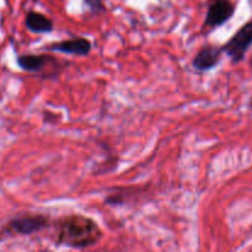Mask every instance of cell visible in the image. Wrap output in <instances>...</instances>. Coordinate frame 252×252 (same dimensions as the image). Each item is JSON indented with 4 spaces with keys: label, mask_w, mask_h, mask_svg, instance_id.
I'll use <instances>...</instances> for the list:
<instances>
[{
    "label": "cell",
    "mask_w": 252,
    "mask_h": 252,
    "mask_svg": "<svg viewBox=\"0 0 252 252\" xmlns=\"http://www.w3.org/2000/svg\"><path fill=\"white\" fill-rule=\"evenodd\" d=\"M56 244L70 249H86L102 239V230L94 219L81 214L62 217L56 225Z\"/></svg>",
    "instance_id": "6da1fadb"
},
{
    "label": "cell",
    "mask_w": 252,
    "mask_h": 252,
    "mask_svg": "<svg viewBox=\"0 0 252 252\" xmlns=\"http://www.w3.org/2000/svg\"><path fill=\"white\" fill-rule=\"evenodd\" d=\"M252 44V20L246 22L223 47V52L231 59L233 63H239L246 56V52Z\"/></svg>",
    "instance_id": "7a4b0ae2"
},
{
    "label": "cell",
    "mask_w": 252,
    "mask_h": 252,
    "mask_svg": "<svg viewBox=\"0 0 252 252\" xmlns=\"http://www.w3.org/2000/svg\"><path fill=\"white\" fill-rule=\"evenodd\" d=\"M49 225V219L42 214H29L11 219L6 225V231L16 235H31Z\"/></svg>",
    "instance_id": "3957f363"
},
{
    "label": "cell",
    "mask_w": 252,
    "mask_h": 252,
    "mask_svg": "<svg viewBox=\"0 0 252 252\" xmlns=\"http://www.w3.org/2000/svg\"><path fill=\"white\" fill-rule=\"evenodd\" d=\"M234 12H235V6L230 0H213L208 6L204 26H221L233 17Z\"/></svg>",
    "instance_id": "277c9868"
},
{
    "label": "cell",
    "mask_w": 252,
    "mask_h": 252,
    "mask_svg": "<svg viewBox=\"0 0 252 252\" xmlns=\"http://www.w3.org/2000/svg\"><path fill=\"white\" fill-rule=\"evenodd\" d=\"M91 42L84 37H76V38L64 39L62 42L52 43L46 46V49L52 52H59L64 54H73V56L85 57L91 52Z\"/></svg>",
    "instance_id": "5b68a950"
},
{
    "label": "cell",
    "mask_w": 252,
    "mask_h": 252,
    "mask_svg": "<svg viewBox=\"0 0 252 252\" xmlns=\"http://www.w3.org/2000/svg\"><path fill=\"white\" fill-rule=\"evenodd\" d=\"M223 49L217 46H204L197 52L192 61V65L199 71H207L216 68L221 59Z\"/></svg>",
    "instance_id": "8992f818"
},
{
    "label": "cell",
    "mask_w": 252,
    "mask_h": 252,
    "mask_svg": "<svg viewBox=\"0 0 252 252\" xmlns=\"http://www.w3.org/2000/svg\"><path fill=\"white\" fill-rule=\"evenodd\" d=\"M52 61H54L53 57L46 54H22L17 57V65L29 73H39L46 69Z\"/></svg>",
    "instance_id": "52a82bcc"
},
{
    "label": "cell",
    "mask_w": 252,
    "mask_h": 252,
    "mask_svg": "<svg viewBox=\"0 0 252 252\" xmlns=\"http://www.w3.org/2000/svg\"><path fill=\"white\" fill-rule=\"evenodd\" d=\"M25 25L32 33H48L54 27L53 21L49 17L37 11H30L26 15Z\"/></svg>",
    "instance_id": "ba28073f"
},
{
    "label": "cell",
    "mask_w": 252,
    "mask_h": 252,
    "mask_svg": "<svg viewBox=\"0 0 252 252\" xmlns=\"http://www.w3.org/2000/svg\"><path fill=\"white\" fill-rule=\"evenodd\" d=\"M85 2L88 4V6L90 7L91 11L94 12H100L105 10L102 0H85Z\"/></svg>",
    "instance_id": "9c48e42d"
}]
</instances>
